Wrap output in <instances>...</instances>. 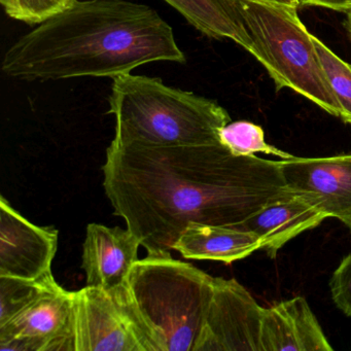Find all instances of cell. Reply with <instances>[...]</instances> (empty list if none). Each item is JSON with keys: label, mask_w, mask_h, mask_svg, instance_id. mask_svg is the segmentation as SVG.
Returning <instances> with one entry per match:
<instances>
[{"label": "cell", "mask_w": 351, "mask_h": 351, "mask_svg": "<svg viewBox=\"0 0 351 351\" xmlns=\"http://www.w3.org/2000/svg\"><path fill=\"white\" fill-rule=\"evenodd\" d=\"M102 171L114 215L147 254L173 250L191 223L239 226L293 193L279 161L239 157L221 143L157 147L112 141Z\"/></svg>", "instance_id": "obj_1"}, {"label": "cell", "mask_w": 351, "mask_h": 351, "mask_svg": "<svg viewBox=\"0 0 351 351\" xmlns=\"http://www.w3.org/2000/svg\"><path fill=\"white\" fill-rule=\"evenodd\" d=\"M184 64L173 29L149 5L128 0H75L18 38L1 71L20 81L114 77L153 62Z\"/></svg>", "instance_id": "obj_2"}, {"label": "cell", "mask_w": 351, "mask_h": 351, "mask_svg": "<svg viewBox=\"0 0 351 351\" xmlns=\"http://www.w3.org/2000/svg\"><path fill=\"white\" fill-rule=\"evenodd\" d=\"M108 114L116 119L112 141L171 147L219 143V131L231 122L211 99L169 87L158 77L132 73L112 79Z\"/></svg>", "instance_id": "obj_3"}, {"label": "cell", "mask_w": 351, "mask_h": 351, "mask_svg": "<svg viewBox=\"0 0 351 351\" xmlns=\"http://www.w3.org/2000/svg\"><path fill=\"white\" fill-rule=\"evenodd\" d=\"M215 277L170 252L147 254L137 261L126 295L153 351H195Z\"/></svg>", "instance_id": "obj_4"}, {"label": "cell", "mask_w": 351, "mask_h": 351, "mask_svg": "<svg viewBox=\"0 0 351 351\" xmlns=\"http://www.w3.org/2000/svg\"><path fill=\"white\" fill-rule=\"evenodd\" d=\"M254 43L252 56L274 81L340 118L341 110L320 64L312 34L298 8L261 0H230Z\"/></svg>", "instance_id": "obj_5"}, {"label": "cell", "mask_w": 351, "mask_h": 351, "mask_svg": "<svg viewBox=\"0 0 351 351\" xmlns=\"http://www.w3.org/2000/svg\"><path fill=\"white\" fill-rule=\"evenodd\" d=\"M75 351H153L126 295V285L106 291L86 285L75 291Z\"/></svg>", "instance_id": "obj_6"}, {"label": "cell", "mask_w": 351, "mask_h": 351, "mask_svg": "<svg viewBox=\"0 0 351 351\" xmlns=\"http://www.w3.org/2000/svg\"><path fill=\"white\" fill-rule=\"evenodd\" d=\"M263 310L236 279L215 277L195 351H262Z\"/></svg>", "instance_id": "obj_7"}, {"label": "cell", "mask_w": 351, "mask_h": 351, "mask_svg": "<svg viewBox=\"0 0 351 351\" xmlns=\"http://www.w3.org/2000/svg\"><path fill=\"white\" fill-rule=\"evenodd\" d=\"M75 291L56 282L32 305L0 326L1 351H75Z\"/></svg>", "instance_id": "obj_8"}, {"label": "cell", "mask_w": 351, "mask_h": 351, "mask_svg": "<svg viewBox=\"0 0 351 351\" xmlns=\"http://www.w3.org/2000/svg\"><path fill=\"white\" fill-rule=\"evenodd\" d=\"M58 230L40 227L0 197V276L38 280L52 275Z\"/></svg>", "instance_id": "obj_9"}, {"label": "cell", "mask_w": 351, "mask_h": 351, "mask_svg": "<svg viewBox=\"0 0 351 351\" xmlns=\"http://www.w3.org/2000/svg\"><path fill=\"white\" fill-rule=\"evenodd\" d=\"M287 188L311 200L351 231V155L279 161Z\"/></svg>", "instance_id": "obj_10"}, {"label": "cell", "mask_w": 351, "mask_h": 351, "mask_svg": "<svg viewBox=\"0 0 351 351\" xmlns=\"http://www.w3.org/2000/svg\"><path fill=\"white\" fill-rule=\"evenodd\" d=\"M141 240L128 228L89 223L83 244V269L87 287L114 291L127 285L139 260Z\"/></svg>", "instance_id": "obj_11"}, {"label": "cell", "mask_w": 351, "mask_h": 351, "mask_svg": "<svg viewBox=\"0 0 351 351\" xmlns=\"http://www.w3.org/2000/svg\"><path fill=\"white\" fill-rule=\"evenodd\" d=\"M262 351H332L317 318L303 297L264 308Z\"/></svg>", "instance_id": "obj_12"}, {"label": "cell", "mask_w": 351, "mask_h": 351, "mask_svg": "<svg viewBox=\"0 0 351 351\" xmlns=\"http://www.w3.org/2000/svg\"><path fill=\"white\" fill-rule=\"evenodd\" d=\"M328 217L307 197L293 192L265 205L236 227L258 236L262 240V250L274 258L287 242L307 230L318 227Z\"/></svg>", "instance_id": "obj_13"}, {"label": "cell", "mask_w": 351, "mask_h": 351, "mask_svg": "<svg viewBox=\"0 0 351 351\" xmlns=\"http://www.w3.org/2000/svg\"><path fill=\"white\" fill-rule=\"evenodd\" d=\"M262 240L236 226L191 223L180 234L173 250L188 260L231 264L262 248Z\"/></svg>", "instance_id": "obj_14"}, {"label": "cell", "mask_w": 351, "mask_h": 351, "mask_svg": "<svg viewBox=\"0 0 351 351\" xmlns=\"http://www.w3.org/2000/svg\"><path fill=\"white\" fill-rule=\"evenodd\" d=\"M191 25L211 38L233 40L250 54L254 43L230 0H164Z\"/></svg>", "instance_id": "obj_15"}, {"label": "cell", "mask_w": 351, "mask_h": 351, "mask_svg": "<svg viewBox=\"0 0 351 351\" xmlns=\"http://www.w3.org/2000/svg\"><path fill=\"white\" fill-rule=\"evenodd\" d=\"M219 143L232 154L239 157H252L256 154L272 155L281 160H289L295 156L281 151L265 141L262 127L248 121L228 123L219 131Z\"/></svg>", "instance_id": "obj_16"}, {"label": "cell", "mask_w": 351, "mask_h": 351, "mask_svg": "<svg viewBox=\"0 0 351 351\" xmlns=\"http://www.w3.org/2000/svg\"><path fill=\"white\" fill-rule=\"evenodd\" d=\"M55 282L53 274L38 280L0 276V326L21 313Z\"/></svg>", "instance_id": "obj_17"}, {"label": "cell", "mask_w": 351, "mask_h": 351, "mask_svg": "<svg viewBox=\"0 0 351 351\" xmlns=\"http://www.w3.org/2000/svg\"><path fill=\"white\" fill-rule=\"evenodd\" d=\"M320 64L340 106V118L351 125V65L339 58L322 40L312 34Z\"/></svg>", "instance_id": "obj_18"}, {"label": "cell", "mask_w": 351, "mask_h": 351, "mask_svg": "<svg viewBox=\"0 0 351 351\" xmlns=\"http://www.w3.org/2000/svg\"><path fill=\"white\" fill-rule=\"evenodd\" d=\"M75 0H0L5 14L28 25H40L65 11Z\"/></svg>", "instance_id": "obj_19"}, {"label": "cell", "mask_w": 351, "mask_h": 351, "mask_svg": "<svg viewBox=\"0 0 351 351\" xmlns=\"http://www.w3.org/2000/svg\"><path fill=\"white\" fill-rule=\"evenodd\" d=\"M330 289L335 305L351 318V252L332 273Z\"/></svg>", "instance_id": "obj_20"}, {"label": "cell", "mask_w": 351, "mask_h": 351, "mask_svg": "<svg viewBox=\"0 0 351 351\" xmlns=\"http://www.w3.org/2000/svg\"><path fill=\"white\" fill-rule=\"evenodd\" d=\"M300 5L326 8L332 11L347 13L351 9V0H300Z\"/></svg>", "instance_id": "obj_21"}, {"label": "cell", "mask_w": 351, "mask_h": 351, "mask_svg": "<svg viewBox=\"0 0 351 351\" xmlns=\"http://www.w3.org/2000/svg\"><path fill=\"white\" fill-rule=\"evenodd\" d=\"M267 3H279V5H289V7L298 8L299 9L300 0H261Z\"/></svg>", "instance_id": "obj_22"}, {"label": "cell", "mask_w": 351, "mask_h": 351, "mask_svg": "<svg viewBox=\"0 0 351 351\" xmlns=\"http://www.w3.org/2000/svg\"><path fill=\"white\" fill-rule=\"evenodd\" d=\"M347 29H348L349 36H350L351 40V10L349 12H347Z\"/></svg>", "instance_id": "obj_23"}, {"label": "cell", "mask_w": 351, "mask_h": 351, "mask_svg": "<svg viewBox=\"0 0 351 351\" xmlns=\"http://www.w3.org/2000/svg\"><path fill=\"white\" fill-rule=\"evenodd\" d=\"M351 10V9H350Z\"/></svg>", "instance_id": "obj_24"}]
</instances>
